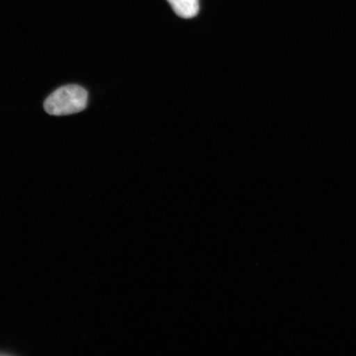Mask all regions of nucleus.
I'll return each instance as SVG.
<instances>
[{
    "label": "nucleus",
    "instance_id": "f257e3e1",
    "mask_svg": "<svg viewBox=\"0 0 356 356\" xmlns=\"http://www.w3.org/2000/svg\"><path fill=\"white\" fill-rule=\"evenodd\" d=\"M88 92L79 86L58 88L44 102V108L52 115H67L80 113L87 108Z\"/></svg>",
    "mask_w": 356,
    "mask_h": 356
},
{
    "label": "nucleus",
    "instance_id": "f03ea898",
    "mask_svg": "<svg viewBox=\"0 0 356 356\" xmlns=\"http://www.w3.org/2000/svg\"><path fill=\"white\" fill-rule=\"evenodd\" d=\"M173 11L182 19H193L200 10L199 0H168Z\"/></svg>",
    "mask_w": 356,
    "mask_h": 356
}]
</instances>
